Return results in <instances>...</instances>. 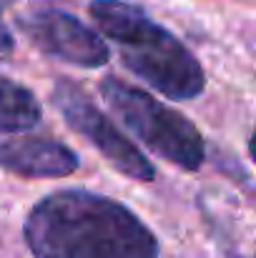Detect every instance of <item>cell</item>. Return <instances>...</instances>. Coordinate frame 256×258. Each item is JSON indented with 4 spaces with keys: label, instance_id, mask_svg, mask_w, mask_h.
Instances as JSON below:
<instances>
[{
    "label": "cell",
    "instance_id": "obj_1",
    "mask_svg": "<svg viewBox=\"0 0 256 258\" xmlns=\"http://www.w3.org/2000/svg\"><path fill=\"white\" fill-rule=\"evenodd\" d=\"M23 236L35 258H159L153 231L131 208L81 188L38 201Z\"/></svg>",
    "mask_w": 256,
    "mask_h": 258
},
{
    "label": "cell",
    "instance_id": "obj_2",
    "mask_svg": "<svg viewBox=\"0 0 256 258\" xmlns=\"http://www.w3.org/2000/svg\"><path fill=\"white\" fill-rule=\"evenodd\" d=\"M98 28L118 45L123 66L171 100H193L206 76L196 55L138 5L126 0H93L88 5Z\"/></svg>",
    "mask_w": 256,
    "mask_h": 258
},
{
    "label": "cell",
    "instance_id": "obj_3",
    "mask_svg": "<svg viewBox=\"0 0 256 258\" xmlns=\"http://www.w3.org/2000/svg\"><path fill=\"white\" fill-rule=\"evenodd\" d=\"M100 95L111 113L153 153L164 161L176 163L186 171H198L206 158V143L198 128L173 110L156 100L151 93L136 86H128L121 78H103Z\"/></svg>",
    "mask_w": 256,
    "mask_h": 258
},
{
    "label": "cell",
    "instance_id": "obj_4",
    "mask_svg": "<svg viewBox=\"0 0 256 258\" xmlns=\"http://www.w3.org/2000/svg\"><path fill=\"white\" fill-rule=\"evenodd\" d=\"M53 103L66 118V123L76 133H81L93 148H98L100 156L116 171H121L133 180H141V183H148L156 178L151 161L106 118V113L98 105H93V100L78 83L66 81V78L56 81Z\"/></svg>",
    "mask_w": 256,
    "mask_h": 258
},
{
    "label": "cell",
    "instance_id": "obj_5",
    "mask_svg": "<svg viewBox=\"0 0 256 258\" xmlns=\"http://www.w3.org/2000/svg\"><path fill=\"white\" fill-rule=\"evenodd\" d=\"M20 30L45 55L81 66V68H100L111 58L108 45L95 30H90L76 15L56 10V8L23 15Z\"/></svg>",
    "mask_w": 256,
    "mask_h": 258
},
{
    "label": "cell",
    "instance_id": "obj_6",
    "mask_svg": "<svg viewBox=\"0 0 256 258\" xmlns=\"http://www.w3.org/2000/svg\"><path fill=\"white\" fill-rule=\"evenodd\" d=\"M0 168L23 178H66L78 168V156L53 138L15 136L0 141Z\"/></svg>",
    "mask_w": 256,
    "mask_h": 258
},
{
    "label": "cell",
    "instance_id": "obj_7",
    "mask_svg": "<svg viewBox=\"0 0 256 258\" xmlns=\"http://www.w3.org/2000/svg\"><path fill=\"white\" fill-rule=\"evenodd\" d=\"M43 110L35 95L20 83L0 76V136L30 131L40 123Z\"/></svg>",
    "mask_w": 256,
    "mask_h": 258
},
{
    "label": "cell",
    "instance_id": "obj_8",
    "mask_svg": "<svg viewBox=\"0 0 256 258\" xmlns=\"http://www.w3.org/2000/svg\"><path fill=\"white\" fill-rule=\"evenodd\" d=\"M10 48H13V38L5 30V25H0V50H10Z\"/></svg>",
    "mask_w": 256,
    "mask_h": 258
},
{
    "label": "cell",
    "instance_id": "obj_9",
    "mask_svg": "<svg viewBox=\"0 0 256 258\" xmlns=\"http://www.w3.org/2000/svg\"><path fill=\"white\" fill-rule=\"evenodd\" d=\"M249 156L254 158V163H256V131L251 133V138H249Z\"/></svg>",
    "mask_w": 256,
    "mask_h": 258
},
{
    "label": "cell",
    "instance_id": "obj_10",
    "mask_svg": "<svg viewBox=\"0 0 256 258\" xmlns=\"http://www.w3.org/2000/svg\"><path fill=\"white\" fill-rule=\"evenodd\" d=\"M8 3H10V0H0V13H3V10L8 8Z\"/></svg>",
    "mask_w": 256,
    "mask_h": 258
},
{
    "label": "cell",
    "instance_id": "obj_11",
    "mask_svg": "<svg viewBox=\"0 0 256 258\" xmlns=\"http://www.w3.org/2000/svg\"><path fill=\"white\" fill-rule=\"evenodd\" d=\"M231 258H244V256H239V253H236V256H231Z\"/></svg>",
    "mask_w": 256,
    "mask_h": 258
}]
</instances>
